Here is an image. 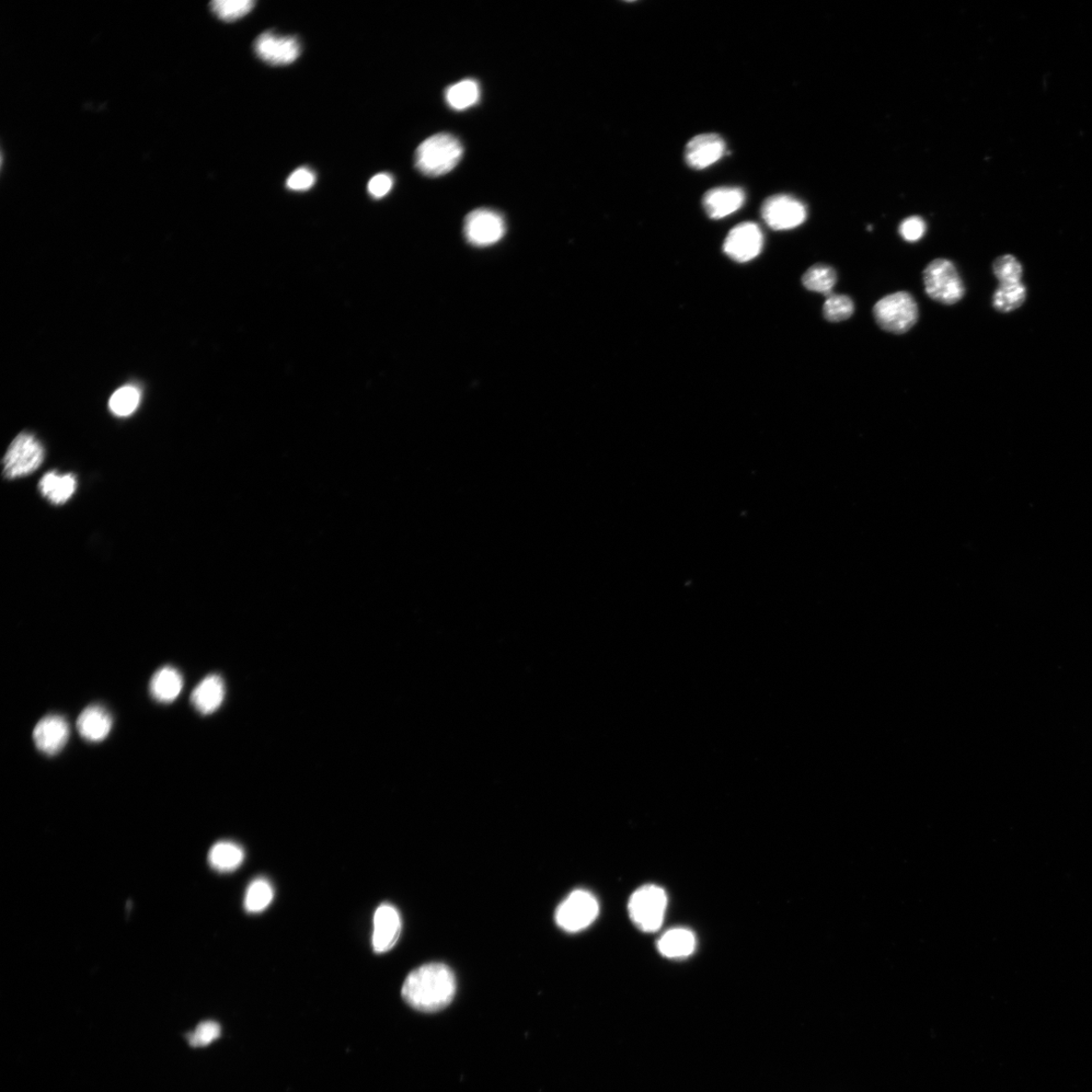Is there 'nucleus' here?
I'll use <instances>...</instances> for the list:
<instances>
[{
  "label": "nucleus",
  "mask_w": 1092,
  "mask_h": 1092,
  "mask_svg": "<svg viewBox=\"0 0 1092 1092\" xmlns=\"http://www.w3.org/2000/svg\"><path fill=\"white\" fill-rule=\"evenodd\" d=\"M745 201V194L740 188H717L707 191L704 206L711 218H723L739 211Z\"/></svg>",
  "instance_id": "nucleus-15"
},
{
  "label": "nucleus",
  "mask_w": 1092,
  "mask_h": 1092,
  "mask_svg": "<svg viewBox=\"0 0 1092 1092\" xmlns=\"http://www.w3.org/2000/svg\"><path fill=\"white\" fill-rule=\"evenodd\" d=\"M68 738V722L60 716H48L42 718L33 732V739L37 749L48 756L61 752Z\"/></svg>",
  "instance_id": "nucleus-14"
},
{
  "label": "nucleus",
  "mask_w": 1092,
  "mask_h": 1092,
  "mask_svg": "<svg viewBox=\"0 0 1092 1092\" xmlns=\"http://www.w3.org/2000/svg\"><path fill=\"white\" fill-rule=\"evenodd\" d=\"M258 59L271 66L294 63L302 52L300 42L293 36H283L271 31L264 32L253 44Z\"/></svg>",
  "instance_id": "nucleus-9"
},
{
  "label": "nucleus",
  "mask_w": 1092,
  "mask_h": 1092,
  "mask_svg": "<svg viewBox=\"0 0 1092 1092\" xmlns=\"http://www.w3.org/2000/svg\"><path fill=\"white\" fill-rule=\"evenodd\" d=\"M141 401V393L139 388L134 386H125L116 390L110 400V409L119 417H126L132 414L139 406Z\"/></svg>",
  "instance_id": "nucleus-25"
},
{
  "label": "nucleus",
  "mask_w": 1092,
  "mask_h": 1092,
  "mask_svg": "<svg viewBox=\"0 0 1092 1092\" xmlns=\"http://www.w3.org/2000/svg\"><path fill=\"white\" fill-rule=\"evenodd\" d=\"M464 147L452 134H436L422 142L415 153V166L422 175L439 178L454 170L462 160Z\"/></svg>",
  "instance_id": "nucleus-2"
},
{
  "label": "nucleus",
  "mask_w": 1092,
  "mask_h": 1092,
  "mask_svg": "<svg viewBox=\"0 0 1092 1092\" xmlns=\"http://www.w3.org/2000/svg\"><path fill=\"white\" fill-rule=\"evenodd\" d=\"M668 898L657 885H646L631 895L628 912L631 921L643 932H657L661 928Z\"/></svg>",
  "instance_id": "nucleus-4"
},
{
  "label": "nucleus",
  "mask_w": 1092,
  "mask_h": 1092,
  "mask_svg": "<svg viewBox=\"0 0 1092 1092\" xmlns=\"http://www.w3.org/2000/svg\"><path fill=\"white\" fill-rule=\"evenodd\" d=\"M274 898L271 883L266 878L253 880L246 891L244 907L249 914H259L267 910Z\"/></svg>",
  "instance_id": "nucleus-24"
},
{
  "label": "nucleus",
  "mask_w": 1092,
  "mask_h": 1092,
  "mask_svg": "<svg viewBox=\"0 0 1092 1092\" xmlns=\"http://www.w3.org/2000/svg\"><path fill=\"white\" fill-rule=\"evenodd\" d=\"M873 313L883 330L903 335L916 324L918 307L910 293L898 292L882 297L874 307Z\"/></svg>",
  "instance_id": "nucleus-3"
},
{
  "label": "nucleus",
  "mask_w": 1092,
  "mask_h": 1092,
  "mask_svg": "<svg viewBox=\"0 0 1092 1092\" xmlns=\"http://www.w3.org/2000/svg\"><path fill=\"white\" fill-rule=\"evenodd\" d=\"M505 231L504 218L496 211L478 209L466 217L464 232L471 245L486 247L496 244L505 235Z\"/></svg>",
  "instance_id": "nucleus-10"
},
{
  "label": "nucleus",
  "mask_w": 1092,
  "mask_h": 1092,
  "mask_svg": "<svg viewBox=\"0 0 1092 1092\" xmlns=\"http://www.w3.org/2000/svg\"><path fill=\"white\" fill-rule=\"evenodd\" d=\"M926 293L934 301L954 305L962 300L965 287L954 263L939 258L930 262L924 271Z\"/></svg>",
  "instance_id": "nucleus-5"
},
{
  "label": "nucleus",
  "mask_w": 1092,
  "mask_h": 1092,
  "mask_svg": "<svg viewBox=\"0 0 1092 1092\" xmlns=\"http://www.w3.org/2000/svg\"><path fill=\"white\" fill-rule=\"evenodd\" d=\"M77 488L74 475H59L56 471L46 474L40 480L42 495L54 505H63L73 496Z\"/></svg>",
  "instance_id": "nucleus-20"
},
{
  "label": "nucleus",
  "mask_w": 1092,
  "mask_h": 1092,
  "mask_svg": "<svg viewBox=\"0 0 1092 1092\" xmlns=\"http://www.w3.org/2000/svg\"><path fill=\"white\" fill-rule=\"evenodd\" d=\"M183 688L181 674L174 666L166 665L158 670L151 682V692L160 704H171L179 696Z\"/></svg>",
  "instance_id": "nucleus-19"
},
{
  "label": "nucleus",
  "mask_w": 1092,
  "mask_h": 1092,
  "mask_svg": "<svg viewBox=\"0 0 1092 1092\" xmlns=\"http://www.w3.org/2000/svg\"><path fill=\"white\" fill-rule=\"evenodd\" d=\"M480 96L479 84L473 79H466L451 87L445 93L447 105L455 111H465L474 107Z\"/></svg>",
  "instance_id": "nucleus-22"
},
{
  "label": "nucleus",
  "mask_w": 1092,
  "mask_h": 1092,
  "mask_svg": "<svg viewBox=\"0 0 1092 1092\" xmlns=\"http://www.w3.org/2000/svg\"><path fill=\"white\" fill-rule=\"evenodd\" d=\"M255 6L253 0H215L211 8L218 19L234 21L248 15Z\"/></svg>",
  "instance_id": "nucleus-27"
},
{
  "label": "nucleus",
  "mask_w": 1092,
  "mask_h": 1092,
  "mask_svg": "<svg viewBox=\"0 0 1092 1092\" xmlns=\"http://www.w3.org/2000/svg\"><path fill=\"white\" fill-rule=\"evenodd\" d=\"M401 918L397 908L388 903L377 907L374 916L373 947L383 954L394 948L401 936Z\"/></svg>",
  "instance_id": "nucleus-12"
},
{
  "label": "nucleus",
  "mask_w": 1092,
  "mask_h": 1092,
  "mask_svg": "<svg viewBox=\"0 0 1092 1092\" xmlns=\"http://www.w3.org/2000/svg\"><path fill=\"white\" fill-rule=\"evenodd\" d=\"M456 980L453 970L442 963L422 965L413 970L401 987L405 1002L423 1013H434L453 1002Z\"/></svg>",
  "instance_id": "nucleus-1"
},
{
  "label": "nucleus",
  "mask_w": 1092,
  "mask_h": 1092,
  "mask_svg": "<svg viewBox=\"0 0 1092 1092\" xmlns=\"http://www.w3.org/2000/svg\"><path fill=\"white\" fill-rule=\"evenodd\" d=\"M244 850L233 842H218L210 849L209 862L218 872H233L243 865Z\"/></svg>",
  "instance_id": "nucleus-21"
},
{
  "label": "nucleus",
  "mask_w": 1092,
  "mask_h": 1092,
  "mask_svg": "<svg viewBox=\"0 0 1092 1092\" xmlns=\"http://www.w3.org/2000/svg\"><path fill=\"white\" fill-rule=\"evenodd\" d=\"M1025 286L1020 283L1000 284L994 294L993 305L1000 312H1010L1024 303Z\"/></svg>",
  "instance_id": "nucleus-26"
},
{
  "label": "nucleus",
  "mask_w": 1092,
  "mask_h": 1092,
  "mask_svg": "<svg viewBox=\"0 0 1092 1092\" xmlns=\"http://www.w3.org/2000/svg\"><path fill=\"white\" fill-rule=\"evenodd\" d=\"M599 914V903L595 896L583 889L572 891L563 901L555 914L557 925L569 933H578L589 928Z\"/></svg>",
  "instance_id": "nucleus-7"
},
{
  "label": "nucleus",
  "mask_w": 1092,
  "mask_h": 1092,
  "mask_svg": "<svg viewBox=\"0 0 1092 1092\" xmlns=\"http://www.w3.org/2000/svg\"><path fill=\"white\" fill-rule=\"evenodd\" d=\"M762 217L775 231H786L806 222L808 210L802 202L791 195L777 194L764 202Z\"/></svg>",
  "instance_id": "nucleus-8"
},
{
  "label": "nucleus",
  "mask_w": 1092,
  "mask_h": 1092,
  "mask_svg": "<svg viewBox=\"0 0 1092 1092\" xmlns=\"http://www.w3.org/2000/svg\"><path fill=\"white\" fill-rule=\"evenodd\" d=\"M855 311V305L848 296L832 294L826 296V301L823 305V316L833 323L842 322L853 316Z\"/></svg>",
  "instance_id": "nucleus-28"
},
{
  "label": "nucleus",
  "mask_w": 1092,
  "mask_h": 1092,
  "mask_svg": "<svg viewBox=\"0 0 1092 1092\" xmlns=\"http://www.w3.org/2000/svg\"><path fill=\"white\" fill-rule=\"evenodd\" d=\"M926 230L927 225L922 217H911L901 223L900 234L907 243H917L924 237Z\"/></svg>",
  "instance_id": "nucleus-32"
},
{
  "label": "nucleus",
  "mask_w": 1092,
  "mask_h": 1092,
  "mask_svg": "<svg viewBox=\"0 0 1092 1092\" xmlns=\"http://www.w3.org/2000/svg\"><path fill=\"white\" fill-rule=\"evenodd\" d=\"M393 186L394 179L392 176L388 174H379L370 180L369 185H367V191H369L374 199L379 200L386 197V195L390 191H392Z\"/></svg>",
  "instance_id": "nucleus-33"
},
{
  "label": "nucleus",
  "mask_w": 1092,
  "mask_h": 1092,
  "mask_svg": "<svg viewBox=\"0 0 1092 1092\" xmlns=\"http://www.w3.org/2000/svg\"><path fill=\"white\" fill-rule=\"evenodd\" d=\"M726 153V142L717 134H701L689 141L685 149L687 164L697 170L717 163Z\"/></svg>",
  "instance_id": "nucleus-13"
},
{
  "label": "nucleus",
  "mask_w": 1092,
  "mask_h": 1092,
  "mask_svg": "<svg viewBox=\"0 0 1092 1092\" xmlns=\"http://www.w3.org/2000/svg\"><path fill=\"white\" fill-rule=\"evenodd\" d=\"M696 948L695 935L687 928H677L664 933L658 941V950L669 959L691 956Z\"/></svg>",
  "instance_id": "nucleus-18"
},
{
  "label": "nucleus",
  "mask_w": 1092,
  "mask_h": 1092,
  "mask_svg": "<svg viewBox=\"0 0 1092 1092\" xmlns=\"http://www.w3.org/2000/svg\"><path fill=\"white\" fill-rule=\"evenodd\" d=\"M220 1033L221 1028L217 1022L206 1020L190 1034L189 1041L192 1047H203V1046L209 1045L220 1037Z\"/></svg>",
  "instance_id": "nucleus-30"
},
{
  "label": "nucleus",
  "mask_w": 1092,
  "mask_h": 1092,
  "mask_svg": "<svg viewBox=\"0 0 1092 1092\" xmlns=\"http://www.w3.org/2000/svg\"><path fill=\"white\" fill-rule=\"evenodd\" d=\"M315 183V172L307 167H301L295 170L287 178L286 188L294 191H306L312 189Z\"/></svg>",
  "instance_id": "nucleus-31"
},
{
  "label": "nucleus",
  "mask_w": 1092,
  "mask_h": 1092,
  "mask_svg": "<svg viewBox=\"0 0 1092 1092\" xmlns=\"http://www.w3.org/2000/svg\"><path fill=\"white\" fill-rule=\"evenodd\" d=\"M837 277L835 270L825 264H815L803 274L802 283L809 291L826 296L833 294Z\"/></svg>",
  "instance_id": "nucleus-23"
},
{
  "label": "nucleus",
  "mask_w": 1092,
  "mask_h": 1092,
  "mask_svg": "<svg viewBox=\"0 0 1092 1092\" xmlns=\"http://www.w3.org/2000/svg\"><path fill=\"white\" fill-rule=\"evenodd\" d=\"M225 695L226 687L222 677L210 675L194 688L191 696V704L200 714L211 715L220 708Z\"/></svg>",
  "instance_id": "nucleus-16"
},
{
  "label": "nucleus",
  "mask_w": 1092,
  "mask_h": 1092,
  "mask_svg": "<svg viewBox=\"0 0 1092 1092\" xmlns=\"http://www.w3.org/2000/svg\"><path fill=\"white\" fill-rule=\"evenodd\" d=\"M993 271L1000 284L1020 283L1021 267L1020 262L1011 256H1005L995 260Z\"/></svg>",
  "instance_id": "nucleus-29"
},
{
  "label": "nucleus",
  "mask_w": 1092,
  "mask_h": 1092,
  "mask_svg": "<svg viewBox=\"0 0 1092 1092\" xmlns=\"http://www.w3.org/2000/svg\"><path fill=\"white\" fill-rule=\"evenodd\" d=\"M77 730L84 739L91 743L105 740L112 730V718L103 706L91 705L86 708L77 719Z\"/></svg>",
  "instance_id": "nucleus-17"
},
{
  "label": "nucleus",
  "mask_w": 1092,
  "mask_h": 1092,
  "mask_svg": "<svg viewBox=\"0 0 1092 1092\" xmlns=\"http://www.w3.org/2000/svg\"><path fill=\"white\" fill-rule=\"evenodd\" d=\"M44 458L42 443L33 434L22 432L8 447L4 458V476L9 480L30 476L42 466Z\"/></svg>",
  "instance_id": "nucleus-6"
},
{
  "label": "nucleus",
  "mask_w": 1092,
  "mask_h": 1092,
  "mask_svg": "<svg viewBox=\"0 0 1092 1092\" xmlns=\"http://www.w3.org/2000/svg\"><path fill=\"white\" fill-rule=\"evenodd\" d=\"M764 243L761 229L755 223L735 226L723 243V251L732 260L748 262L760 255Z\"/></svg>",
  "instance_id": "nucleus-11"
}]
</instances>
